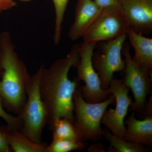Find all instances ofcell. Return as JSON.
<instances>
[{
  "mask_svg": "<svg viewBox=\"0 0 152 152\" xmlns=\"http://www.w3.org/2000/svg\"><path fill=\"white\" fill-rule=\"evenodd\" d=\"M53 140H68L83 142L80 134L71 120L61 118L56 121L51 131Z\"/></svg>",
  "mask_w": 152,
  "mask_h": 152,
  "instance_id": "15",
  "label": "cell"
},
{
  "mask_svg": "<svg viewBox=\"0 0 152 152\" xmlns=\"http://www.w3.org/2000/svg\"><path fill=\"white\" fill-rule=\"evenodd\" d=\"M81 48V44L75 45L66 57L56 60L48 69L45 66L43 69L40 91L48 112L50 130L61 118L75 122L73 96L80 81L77 77L71 80L69 73L71 68L78 64Z\"/></svg>",
  "mask_w": 152,
  "mask_h": 152,
  "instance_id": "1",
  "label": "cell"
},
{
  "mask_svg": "<svg viewBox=\"0 0 152 152\" xmlns=\"http://www.w3.org/2000/svg\"><path fill=\"white\" fill-rule=\"evenodd\" d=\"M124 124L127 126L125 140L152 147V116L145 117L143 120L140 121L136 118L133 111Z\"/></svg>",
  "mask_w": 152,
  "mask_h": 152,
  "instance_id": "13",
  "label": "cell"
},
{
  "mask_svg": "<svg viewBox=\"0 0 152 152\" xmlns=\"http://www.w3.org/2000/svg\"><path fill=\"white\" fill-rule=\"evenodd\" d=\"M97 44H81L80 55L77 68L79 80L83 81L85 86L80 87L82 96L87 102L97 103L102 102L110 96L108 89H103L99 74L95 71L93 63L94 51Z\"/></svg>",
  "mask_w": 152,
  "mask_h": 152,
  "instance_id": "6",
  "label": "cell"
},
{
  "mask_svg": "<svg viewBox=\"0 0 152 152\" xmlns=\"http://www.w3.org/2000/svg\"><path fill=\"white\" fill-rule=\"evenodd\" d=\"M0 99L4 107L19 116L27 101L31 76L19 58L8 32L0 34Z\"/></svg>",
  "mask_w": 152,
  "mask_h": 152,
  "instance_id": "2",
  "label": "cell"
},
{
  "mask_svg": "<svg viewBox=\"0 0 152 152\" xmlns=\"http://www.w3.org/2000/svg\"><path fill=\"white\" fill-rule=\"evenodd\" d=\"M102 9L119 7L118 0H93Z\"/></svg>",
  "mask_w": 152,
  "mask_h": 152,
  "instance_id": "21",
  "label": "cell"
},
{
  "mask_svg": "<svg viewBox=\"0 0 152 152\" xmlns=\"http://www.w3.org/2000/svg\"><path fill=\"white\" fill-rule=\"evenodd\" d=\"M119 8L130 28L141 34L152 31V0H118Z\"/></svg>",
  "mask_w": 152,
  "mask_h": 152,
  "instance_id": "10",
  "label": "cell"
},
{
  "mask_svg": "<svg viewBox=\"0 0 152 152\" xmlns=\"http://www.w3.org/2000/svg\"><path fill=\"white\" fill-rule=\"evenodd\" d=\"M104 137L110 142L109 152H145L146 148L142 144L127 141L114 135L107 130L103 129Z\"/></svg>",
  "mask_w": 152,
  "mask_h": 152,
  "instance_id": "16",
  "label": "cell"
},
{
  "mask_svg": "<svg viewBox=\"0 0 152 152\" xmlns=\"http://www.w3.org/2000/svg\"><path fill=\"white\" fill-rule=\"evenodd\" d=\"M130 26L119 7L103 9L83 37V42L97 44L127 34Z\"/></svg>",
  "mask_w": 152,
  "mask_h": 152,
  "instance_id": "7",
  "label": "cell"
},
{
  "mask_svg": "<svg viewBox=\"0 0 152 152\" xmlns=\"http://www.w3.org/2000/svg\"><path fill=\"white\" fill-rule=\"evenodd\" d=\"M88 152H106L104 149L103 144L97 143L94 144L90 146L88 150Z\"/></svg>",
  "mask_w": 152,
  "mask_h": 152,
  "instance_id": "23",
  "label": "cell"
},
{
  "mask_svg": "<svg viewBox=\"0 0 152 152\" xmlns=\"http://www.w3.org/2000/svg\"><path fill=\"white\" fill-rule=\"evenodd\" d=\"M75 122L74 126L80 134L83 142H96L104 137L101 127L104 113L110 105L114 103L115 96L112 94L106 100L97 103L87 102L82 96L79 86L73 96Z\"/></svg>",
  "mask_w": 152,
  "mask_h": 152,
  "instance_id": "4",
  "label": "cell"
},
{
  "mask_svg": "<svg viewBox=\"0 0 152 152\" xmlns=\"http://www.w3.org/2000/svg\"><path fill=\"white\" fill-rule=\"evenodd\" d=\"M127 37L135 53L133 61L139 67L152 76V39L144 37L130 28Z\"/></svg>",
  "mask_w": 152,
  "mask_h": 152,
  "instance_id": "12",
  "label": "cell"
},
{
  "mask_svg": "<svg viewBox=\"0 0 152 152\" xmlns=\"http://www.w3.org/2000/svg\"><path fill=\"white\" fill-rule=\"evenodd\" d=\"M7 141L12 152H47L48 145L36 143L20 131L10 130L7 134Z\"/></svg>",
  "mask_w": 152,
  "mask_h": 152,
  "instance_id": "14",
  "label": "cell"
},
{
  "mask_svg": "<svg viewBox=\"0 0 152 152\" xmlns=\"http://www.w3.org/2000/svg\"><path fill=\"white\" fill-rule=\"evenodd\" d=\"M13 1H15L16 0H13ZM18 1H21L23 2H29L31 1V0H18Z\"/></svg>",
  "mask_w": 152,
  "mask_h": 152,
  "instance_id": "24",
  "label": "cell"
},
{
  "mask_svg": "<svg viewBox=\"0 0 152 152\" xmlns=\"http://www.w3.org/2000/svg\"><path fill=\"white\" fill-rule=\"evenodd\" d=\"M55 12V26L53 39L56 45H59L61 38L64 17L69 0H52Z\"/></svg>",
  "mask_w": 152,
  "mask_h": 152,
  "instance_id": "17",
  "label": "cell"
},
{
  "mask_svg": "<svg viewBox=\"0 0 152 152\" xmlns=\"http://www.w3.org/2000/svg\"><path fill=\"white\" fill-rule=\"evenodd\" d=\"M102 10L93 0H78L75 20L68 34L70 39L75 41L83 38Z\"/></svg>",
  "mask_w": 152,
  "mask_h": 152,
  "instance_id": "11",
  "label": "cell"
},
{
  "mask_svg": "<svg viewBox=\"0 0 152 152\" xmlns=\"http://www.w3.org/2000/svg\"><path fill=\"white\" fill-rule=\"evenodd\" d=\"M45 66V64H42L35 73L31 76L27 88L26 102L19 115L23 122L21 132L39 144L42 142L43 131L48 123V112L40 91L41 77Z\"/></svg>",
  "mask_w": 152,
  "mask_h": 152,
  "instance_id": "3",
  "label": "cell"
},
{
  "mask_svg": "<svg viewBox=\"0 0 152 152\" xmlns=\"http://www.w3.org/2000/svg\"><path fill=\"white\" fill-rule=\"evenodd\" d=\"M0 99V118L7 123V126L11 130L21 131L23 127V122L20 116H14L8 113L4 108Z\"/></svg>",
  "mask_w": 152,
  "mask_h": 152,
  "instance_id": "19",
  "label": "cell"
},
{
  "mask_svg": "<svg viewBox=\"0 0 152 152\" xmlns=\"http://www.w3.org/2000/svg\"><path fill=\"white\" fill-rule=\"evenodd\" d=\"M86 142H79L68 140H53L48 145L47 152H69L80 151L88 145Z\"/></svg>",
  "mask_w": 152,
  "mask_h": 152,
  "instance_id": "18",
  "label": "cell"
},
{
  "mask_svg": "<svg viewBox=\"0 0 152 152\" xmlns=\"http://www.w3.org/2000/svg\"><path fill=\"white\" fill-rule=\"evenodd\" d=\"M16 6V2L13 0H0V14L13 8Z\"/></svg>",
  "mask_w": 152,
  "mask_h": 152,
  "instance_id": "22",
  "label": "cell"
},
{
  "mask_svg": "<svg viewBox=\"0 0 152 152\" xmlns=\"http://www.w3.org/2000/svg\"><path fill=\"white\" fill-rule=\"evenodd\" d=\"M122 53L126 62L122 81L132 92L134 98L132 106L133 111L142 115L147 96L151 90L152 77L134 62L129 44H124Z\"/></svg>",
  "mask_w": 152,
  "mask_h": 152,
  "instance_id": "8",
  "label": "cell"
},
{
  "mask_svg": "<svg viewBox=\"0 0 152 152\" xmlns=\"http://www.w3.org/2000/svg\"><path fill=\"white\" fill-rule=\"evenodd\" d=\"M10 129L8 126H0V152H12L7 141V134Z\"/></svg>",
  "mask_w": 152,
  "mask_h": 152,
  "instance_id": "20",
  "label": "cell"
},
{
  "mask_svg": "<svg viewBox=\"0 0 152 152\" xmlns=\"http://www.w3.org/2000/svg\"><path fill=\"white\" fill-rule=\"evenodd\" d=\"M127 38L125 34L112 40L102 42L99 51L94 53L93 65L98 71L103 90L109 88L115 72H123L124 69L126 62L122 58V51Z\"/></svg>",
  "mask_w": 152,
  "mask_h": 152,
  "instance_id": "5",
  "label": "cell"
},
{
  "mask_svg": "<svg viewBox=\"0 0 152 152\" xmlns=\"http://www.w3.org/2000/svg\"><path fill=\"white\" fill-rule=\"evenodd\" d=\"M129 90L121 80L113 79L108 90L115 96V109L106 110L102 120V123L113 134L123 140L126 131L124 120L129 107L133 104L132 100L128 96Z\"/></svg>",
  "mask_w": 152,
  "mask_h": 152,
  "instance_id": "9",
  "label": "cell"
}]
</instances>
